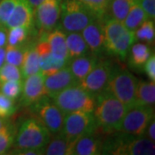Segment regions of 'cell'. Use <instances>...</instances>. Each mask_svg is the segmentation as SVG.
<instances>
[{
  "instance_id": "15",
  "label": "cell",
  "mask_w": 155,
  "mask_h": 155,
  "mask_svg": "<svg viewBox=\"0 0 155 155\" xmlns=\"http://www.w3.org/2000/svg\"><path fill=\"white\" fill-rule=\"evenodd\" d=\"M77 84H78V80L72 75V72L67 66L51 75L45 76L44 78L46 92L49 97Z\"/></svg>"
},
{
  "instance_id": "16",
  "label": "cell",
  "mask_w": 155,
  "mask_h": 155,
  "mask_svg": "<svg viewBox=\"0 0 155 155\" xmlns=\"http://www.w3.org/2000/svg\"><path fill=\"white\" fill-rule=\"evenodd\" d=\"M81 35L88 46L89 51H91L92 54L98 56L105 51L103 22L101 18H97L89 23L81 31Z\"/></svg>"
},
{
  "instance_id": "7",
  "label": "cell",
  "mask_w": 155,
  "mask_h": 155,
  "mask_svg": "<svg viewBox=\"0 0 155 155\" xmlns=\"http://www.w3.org/2000/svg\"><path fill=\"white\" fill-rule=\"evenodd\" d=\"M50 98L65 115L76 111L93 113L94 110L95 97L78 84L61 91Z\"/></svg>"
},
{
  "instance_id": "27",
  "label": "cell",
  "mask_w": 155,
  "mask_h": 155,
  "mask_svg": "<svg viewBox=\"0 0 155 155\" xmlns=\"http://www.w3.org/2000/svg\"><path fill=\"white\" fill-rule=\"evenodd\" d=\"M147 19H148V17L138 1L131 6L122 23L128 30L134 32Z\"/></svg>"
},
{
  "instance_id": "5",
  "label": "cell",
  "mask_w": 155,
  "mask_h": 155,
  "mask_svg": "<svg viewBox=\"0 0 155 155\" xmlns=\"http://www.w3.org/2000/svg\"><path fill=\"white\" fill-rule=\"evenodd\" d=\"M94 12L78 0H61L60 21L66 33L81 32L89 23L97 19Z\"/></svg>"
},
{
  "instance_id": "42",
  "label": "cell",
  "mask_w": 155,
  "mask_h": 155,
  "mask_svg": "<svg viewBox=\"0 0 155 155\" xmlns=\"http://www.w3.org/2000/svg\"><path fill=\"white\" fill-rule=\"evenodd\" d=\"M5 63V48H0V68Z\"/></svg>"
},
{
  "instance_id": "26",
  "label": "cell",
  "mask_w": 155,
  "mask_h": 155,
  "mask_svg": "<svg viewBox=\"0 0 155 155\" xmlns=\"http://www.w3.org/2000/svg\"><path fill=\"white\" fill-rule=\"evenodd\" d=\"M139 0H110L106 16L119 22H123L131 6Z\"/></svg>"
},
{
  "instance_id": "36",
  "label": "cell",
  "mask_w": 155,
  "mask_h": 155,
  "mask_svg": "<svg viewBox=\"0 0 155 155\" xmlns=\"http://www.w3.org/2000/svg\"><path fill=\"white\" fill-rule=\"evenodd\" d=\"M18 0H0V25L5 26Z\"/></svg>"
},
{
  "instance_id": "4",
  "label": "cell",
  "mask_w": 155,
  "mask_h": 155,
  "mask_svg": "<svg viewBox=\"0 0 155 155\" xmlns=\"http://www.w3.org/2000/svg\"><path fill=\"white\" fill-rule=\"evenodd\" d=\"M51 134L35 118H28L22 122L15 137V149L35 150L43 154Z\"/></svg>"
},
{
  "instance_id": "1",
  "label": "cell",
  "mask_w": 155,
  "mask_h": 155,
  "mask_svg": "<svg viewBox=\"0 0 155 155\" xmlns=\"http://www.w3.org/2000/svg\"><path fill=\"white\" fill-rule=\"evenodd\" d=\"M127 110V107L109 91H103L95 97L93 116L97 128L108 134L118 131Z\"/></svg>"
},
{
  "instance_id": "29",
  "label": "cell",
  "mask_w": 155,
  "mask_h": 155,
  "mask_svg": "<svg viewBox=\"0 0 155 155\" xmlns=\"http://www.w3.org/2000/svg\"><path fill=\"white\" fill-rule=\"evenodd\" d=\"M28 44L11 46L7 45L5 47V62L11 65L20 67L22 65L23 55Z\"/></svg>"
},
{
  "instance_id": "3",
  "label": "cell",
  "mask_w": 155,
  "mask_h": 155,
  "mask_svg": "<svg viewBox=\"0 0 155 155\" xmlns=\"http://www.w3.org/2000/svg\"><path fill=\"white\" fill-rule=\"evenodd\" d=\"M102 22L105 51L124 61L135 41L134 32L128 30L122 22L107 16L102 18Z\"/></svg>"
},
{
  "instance_id": "32",
  "label": "cell",
  "mask_w": 155,
  "mask_h": 155,
  "mask_svg": "<svg viewBox=\"0 0 155 155\" xmlns=\"http://www.w3.org/2000/svg\"><path fill=\"white\" fill-rule=\"evenodd\" d=\"M22 76L20 67L5 63L0 68V82H6L11 80H22Z\"/></svg>"
},
{
  "instance_id": "33",
  "label": "cell",
  "mask_w": 155,
  "mask_h": 155,
  "mask_svg": "<svg viewBox=\"0 0 155 155\" xmlns=\"http://www.w3.org/2000/svg\"><path fill=\"white\" fill-rule=\"evenodd\" d=\"M84 5L86 6L99 17L104 18L106 16L107 7L110 0H78Z\"/></svg>"
},
{
  "instance_id": "40",
  "label": "cell",
  "mask_w": 155,
  "mask_h": 155,
  "mask_svg": "<svg viewBox=\"0 0 155 155\" xmlns=\"http://www.w3.org/2000/svg\"><path fill=\"white\" fill-rule=\"evenodd\" d=\"M146 132H147V137L152 140L154 141L155 140V122L154 118L149 122L148 126L146 129Z\"/></svg>"
},
{
  "instance_id": "2",
  "label": "cell",
  "mask_w": 155,
  "mask_h": 155,
  "mask_svg": "<svg viewBox=\"0 0 155 155\" xmlns=\"http://www.w3.org/2000/svg\"><path fill=\"white\" fill-rule=\"evenodd\" d=\"M154 141L143 135L120 132L103 142L102 154L153 155Z\"/></svg>"
},
{
  "instance_id": "35",
  "label": "cell",
  "mask_w": 155,
  "mask_h": 155,
  "mask_svg": "<svg viewBox=\"0 0 155 155\" xmlns=\"http://www.w3.org/2000/svg\"><path fill=\"white\" fill-rule=\"evenodd\" d=\"M14 134L10 125L0 132V154H5L14 143Z\"/></svg>"
},
{
  "instance_id": "11",
  "label": "cell",
  "mask_w": 155,
  "mask_h": 155,
  "mask_svg": "<svg viewBox=\"0 0 155 155\" xmlns=\"http://www.w3.org/2000/svg\"><path fill=\"white\" fill-rule=\"evenodd\" d=\"M112 67L113 65L110 61H97L93 69L78 82V84L90 94L96 97L105 90Z\"/></svg>"
},
{
  "instance_id": "13",
  "label": "cell",
  "mask_w": 155,
  "mask_h": 155,
  "mask_svg": "<svg viewBox=\"0 0 155 155\" xmlns=\"http://www.w3.org/2000/svg\"><path fill=\"white\" fill-rule=\"evenodd\" d=\"M45 76L41 72L25 78L22 82V91L20 103L24 106H30L44 96H48L44 85Z\"/></svg>"
},
{
  "instance_id": "14",
  "label": "cell",
  "mask_w": 155,
  "mask_h": 155,
  "mask_svg": "<svg viewBox=\"0 0 155 155\" xmlns=\"http://www.w3.org/2000/svg\"><path fill=\"white\" fill-rule=\"evenodd\" d=\"M35 49L39 55L40 70L44 76L51 75L68 65L67 61L58 59L53 54L46 39L41 40L37 44H35Z\"/></svg>"
},
{
  "instance_id": "12",
  "label": "cell",
  "mask_w": 155,
  "mask_h": 155,
  "mask_svg": "<svg viewBox=\"0 0 155 155\" xmlns=\"http://www.w3.org/2000/svg\"><path fill=\"white\" fill-rule=\"evenodd\" d=\"M61 0H44L35 9V17L37 28L42 31H51L60 20Z\"/></svg>"
},
{
  "instance_id": "23",
  "label": "cell",
  "mask_w": 155,
  "mask_h": 155,
  "mask_svg": "<svg viewBox=\"0 0 155 155\" xmlns=\"http://www.w3.org/2000/svg\"><path fill=\"white\" fill-rule=\"evenodd\" d=\"M20 68L22 78L41 72L39 55L35 49V44H28Z\"/></svg>"
},
{
  "instance_id": "30",
  "label": "cell",
  "mask_w": 155,
  "mask_h": 155,
  "mask_svg": "<svg viewBox=\"0 0 155 155\" xmlns=\"http://www.w3.org/2000/svg\"><path fill=\"white\" fill-rule=\"evenodd\" d=\"M22 91V80H11V81H6L1 83L0 91L11 99H17L21 96Z\"/></svg>"
},
{
  "instance_id": "21",
  "label": "cell",
  "mask_w": 155,
  "mask_h": 155,
  "mask_svg": "<svg viewBox=\"0 0 155 155\" xmlns=\"http://www.w3.org/2000/svg\"><path fill=\"white\" fill-rule=\"evenodd\" d=\"M128 66L135 71H140L144 67L145 63L152 55V49L150 45L138 42L131 46L127 54Z\"/></svg>"
},
{
  "instance_id": "22",
  "label": "cell",
  "mask_w": 155,
  "mask_h": 155,
  "mask_svg": "<svg viewBox=\"0 0 155 155\" xmlns=\"http://www.w3.org/2000/svg\"><path fill=\"white\" fill-rule=\"evenodd\" d=\"M155 103L154 81H138L135 90L134 105L153 106Z\"/></svg>"
},
{
  "instance_id": "17",
  "label": "cell",
  "mask_w": 155,
  "mask_h": 155,
  "mask_svg": "<svg viewBox=\"0 0 155 155\" xmlns=\"http://www.w3.org/2000/svg\"><path fill=\"white\" fill-rule=\"evenodd\" d=\"M34 9L26 0H18L11 17L5 24L6 28L22 26L31 30L33 27Z\"/></svg>"
},
{
  "instance_id": "25",
  "label": "cell",
  "mask_w": 155,
  "mask_h": 155,
  "mask_svg": "<svg viewBox=\"0 0 155 155\" xmlns=\"http://www.w3.org/2000/svg\"><path fill=\"white\" fill-rule=\"evenodd\" d=\"M72 143L67 140L61 133L54 134L53 139L45 147L43 154L48 155H72Z\"/></svg>"
},
{
  "instance_id": "41",
  "label": "cell",
  "mask_w": 155,
  "mask_h": 155,
  "mask_svg": "<svg viewBox=\"0 0 155 155\" xmlns=\"http://www.w3.org/2000/svg\"><path fill=\"white\" fill-rule=\"evenodd\" d=\"M13 154H20V155H39L41 154L37 151L35 150H20L15 149L13 150Z\"/></svg>"
},
{
  "instance_id": "28",
  "label": "cell",
  "mask_w": 155,
  "mask_h": 155,
  "mask_svg": "<svg viewBox=\"0 0 155 155\" xmlns=\"http://www.w3.org/2000/svg\"><path fill=\"white\" fill-rule=\"evenodd\" d=\"M134 37L135 40L143 41L144 43L148 45L153 44L155 37L154 20L148 18L142 22L134 31Z\"/></svg>"
},
{
  "instance_id": "8",
  "label": "cell",
  "mask_w": 155,
  "mask_h": 155,
  "mask_svg": "<svg viewBox=\"0 0 155 155\" xmlns=\"http://www.w3.org/2000/svg\"><path fill=\"white\" fill-rule=\"evenodd\" d=\"M97 129L93 113L76 111L65 115L64 123L61 133L70 142L93 134Z\"/></svg>"
},
{
  "instance_id": "34",
  "label": "cell",
  "mask_w": 155,
  "mask_h": 155,
  "mask_svg": "<svg viewBox=\"0 0 155 155\" xmlns=\"http://www.w3.org/2000/svg\"><path fill=\"white\" fill-rule=\"evenodd\" d=\"M17 110V106L15 100L6 97L0 92V117L8 118L11 116Z\"/></svg>"
},
{
  "instance_id": "24",
  "label": "cell",
  "mask_w": 155,
  "mask_h": 155,
  "mask_svg": "<svg viewBox=\"0 0 155 155\" xmlns=\"http://www.w3.org/2000/svg\"><path fill=\"white\" fill-rule=\"evenodd\" d=\"M66 42L70 60L88 54V46L80 32L66 34Z\"/></svg>"
},
{
  "instance_id": "44",
  "label": "cell",
  "mask_w": 155,
  "mask_h": 155,
  "mask_svg": "<svg viewBox=\"0 0 155 155\" xmlns=\"http://www.w3.org/2000/svg\"><path fill=\"white\" fill-rule=\"evenodd\" d=\"M7 126H9V124H8V122L5 121V119L0 117V132H1L5 127H7Z\"/></svg>"
},
{
  "instance_id": "45",
  "label": "cell",
  "mask_w": 155,
  "mask_h": 155,
  "mask_svg": "<svg viewBox=\"0 0 155 155\" xmlns=\"http://www.w3.org/2000/svg\"><path fill=\"white\" fill-rule=\"evenodd\" d=\"M0 86H1V82H0Z\"/></svg>"
},
{
  "instance_id": "37",
  "label": "cell",
  "mask_w": 155,
  "mask_h": 155,
  "mask_svg": "<svg viewBox=\"0 0 155 155\" xmlns=\"http://www.w3.org/2000/svg\"><path fill=\"white\" fill-rule=\"evenodd\" d=\"M142 9L147 13V17L152 20L155 18V0H139Z\"/></svg>"
},
{
  "instance_id": "38",
  "label": "cell",
  "mask_w": 155,
  "mask_h": 155,
  "mask_svg": "<svg viewBox=\"0 0 155 155\" xmlns=\"http://www.w3.org/2000/svg\"><path fill=\"white\" fill-rule=\"evenodd\" d=\"M145 72L147 73V77L149 78L150 80L155 81V56L152 54L148 58V60L145 63L143 67Z\"/></svg>"
},
{
  "instance_id": "9",
  "label": "cell",
  "mask_w": 155,
  "mask_h": 155,
  "mask_svg": "<svg viewBox=\"0 0 155 155\" xmlns=\"http://www.w3.org/2000/svg\"><path fill=\"white\" fill-rule=\"evenodd\" d=\"M154 118V110L152 106L134 105L127 109L117 132L143 135L149 122Z\"/></svg>"
},
{
  "instance_id": "18",
  "label": "cell",
  "mask_w": 155,
  "mask_h": 155,
  "mask_svg": "<svg viewBox=\"0 0 155 155\" xmlns=\"http://www.w3.org/2000/svg\"><path fill=\"white\" fill-rule=\"evenodd\" d=\"M102 140L93 133L72 142V155H99L102 154Z\"/></svg>"
},
{
  "instance_id": "19",
  "label": "cell",
  "mask_w": 155,
  "mask_h": 155,
  "mask_svg": "<svg viewBox=\"0 0 155 155\" xmlns=\"http://www.w3.org/2000/svg\"><path fill=\"white\" fill-rule=\"evenodd\" d=\"M97 61V56L94 54H84L70 60L68 67L78 82H79L87 76V74L96 66Z\"/></svg>"
},
{
  "instance_id": "39",
  "label": "cell",
  "mask_w": 155,
  "mask_h": 155,
  "mask_svg": "<svg viewBox=\"0 0 155 155\" xmlns=\"http://www.w3.org/2000/svg\"><path fill=\"white\" fill-rule=\"evenodd\" d=\"M8 44V28L0 25V48H5Z\"/></svg>"
},
{
  "instance_id": "20",
  "label": "cell",
  "mask_w": 155,
  "mask_h": 155,
  "mask_svg": "<svg viewBox=\"0 0 155 155\" xmlns=\"http://www.w3.org/2000/svg\"><path fill=\"white\" fill-rule=\"evenodd\" d=\"M46 41L48 42L50 49L56 58L64 60L69 63L70 59L67 52L66 42V32L62 29L57 28L47 35Z\"/></svg>"
},
{
  "instance_id": "6",
  "label": "cell",
  "mask_w": 155,
  "mask_h": 155,
  "mask_svg": "<svg viewBox=\"0 0 155 155\" xmlns=\"http://www.w3.org/2000/svg\"><path fill=\"white\" fill-rule=\"evenodd\" d=\"M138 79L127 69L113 66L105 90L129 109L134 105Z\"/></svg>"
},
{
  "instance_id": "31",
  "label": "cell",
  "mask_w": 155,
  "mask_h": 155,
  "mask_svg": "<svg viewBox=\"0 0 155 155\" xmlns=\"http://www.w3.org/2000/svg\"><path fill=\"white\" fill-rule=\"evenodd\" d=\"M29 31L28 28L17 26L9 28L8 31V44L11 46H17L23 44L28 36Z\"/></svg>"
},
{
  "instance_id": "43",
  "label": "cell",
  "mask_w": 155,
  "mask_h": 155,
  "mask_svg": "<svg viewBox=\"0 0 155 155\" xmlns=\"http://www.w3.org/2000/svg\"><path fill=\"white\" fill-rule=\"evenodd\" d=\"M26 1L30 5V6H31L33 9H35V8H36L41 2H43L44 0H26Z\"/></svg>"
},
{
  "instance_id": "10",
  "label": "cell",
  "mask_w": 155,
  "mask_h": 155,
  "mask_svg": "<svg viewBox=\"0 0 155 155\" xmlns=\"http://www.w3.org/2000/svg\"><path fill=\"white\" fill-rule=\"evenodd\" d=\"M30 106L31 110L39 117L38 121L47 127L51 134L54 135L61 133L65 114L54 102L48 99V96H44Z\"/></svg>"
}]
</instances>
